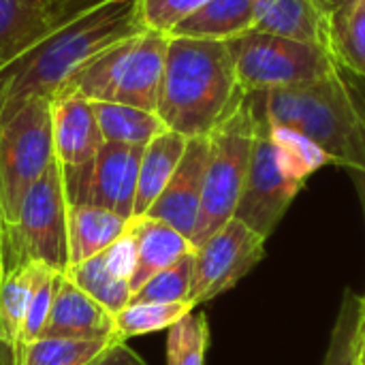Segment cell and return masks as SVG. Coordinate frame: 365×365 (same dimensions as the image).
<instances>
[{"mask_svg":"<svg viewBox=\"0 0 365 365\" xmlns=\"http://www.w3.org/2000/svg\"><path fill=\"white\" fill-rule=\"evenodd\" d=\"M139 30L137 0H92L68 11L0 64V109L28 96H56L90 56Z\"/></svg>","mask_w":365,"mask_h":365,"instance_id":"1","label":"cell"},{"mask_svg":"<svg viewBox=\"0 0 365 365\" xmlns=\"http://www.w3.org/2000/svg\"><path fill=\"white\" fill-rule=\"evenodd\" d=\"M229 41L171 36L156 113L188 139L210 135L244 98Z\"/></svg>","mask_w":365,"mask_h":365,"instance_id":"2","label":"cell"},{"mask_svg":"<svg viewBox=\"0 0 365 365\" xmlns=\"http://www.w3.org/2000/svg\"><path fill=\"white\" fill-rule=\"evenodd\" d=\"M272 126L312 141L331 165L365 171V115L342 68L329 77L263 92Z\"/></svg>","mask_w":365,"mask_h":365,"instance_id":"3","label":"cell"},{"mask_svg":"<svg viewBox=\"0 0 365 365\" xmlns=\"http://www.w3.org/2000/svg\"><path fill=\"white\" fill-rule=\"evenodd\" d=\"M167 47L169 34L143 28L90 56L56 94L156 111Z\"/></svg>","mask_w":365,"mask_h":365,"instance_id":"4","label":"cell"},{"mask_svg":"<svg viewBox=\"0 0 365 365\" xmlns=\"http://www.w3.org/2000/svg\"><path fill=\"white\" fill-rule=\"evenodd\" d=\"M56 160L53 96H28L0 109V205L13 225L26 190Z\"/></svg>","mask_w":365,"mask_h":365,"instance_id":"5","label":"cell"},{"mask_svg":"<svg viewBox=\"0 0 365 365\" xmlns=\"http://www.w3.org/2000/svg\"><path fill=\"white\" fill-rule=\"evenodd\" d=\"M257 122L259 115L255 103L246 92L240 105L210 133L203 199L192 235L195 248L212 237L231 218H235L252 156Z\"/></svg>","mask_w":365,"mask_h":365,"instance_id":"6","label":"cell"},{"mask_svg":"<svg viewBox=\"0 0 365 365\" xmlns=\"http://www.w3.org/2000/svg\"><path fill=\"white\" fill-rule=\"evenodd\" d=\"M68 207L64 171L56 158L26 190L13 225L6 227V272L24 263H41L62 274L68 269Z\"/></svg>","mask_w":365,"mask_h":365,"instance_id":"7","label":"cell"},{"mask_svg":"<svg viewBox=\"0 0 365 365\" xmlns=\"http://www.w3.org/2000/svg\"><path fill=\"white\" fill-rule=\"evenodd\" d=\"M259 122L252 145V156L246 173V184L235 210V218L246 222L265 240L274 233L287 210L304 188L306 180L293 169L276 141L272 126L263 111V92H248Z\"/></svg>","mask_w":365,"mask_h":365,"instance_id":"8","label":"cell"},{"mask_svg":"<svg viewBox=\"0 0 365 365\" xmlns=\"http://www.w3.org/2000/svg\"><path fill=\"white\" fill-rule=\"evenodd\" d=\"M229 43L235 56L237 81L244 92L291 88L329 77L342 68L329 49L312 43L261 32H246Z\"/></svg>","mask_w":365,"mask_h":365,"instance_id":"9","label":"cell"},{"mask_svg":"<svg viewBox=\"0 0 365 365\" xmlns=\"http://www.w3.org/2000/svg\"><path fill=\"white\" fill-rule=\"evenodd\" d=\"M141 156V145L105 141L88 165L77 169L62 167L68 203L96 205L128 220L135 218Z\"/></svg>","mask_w":365,"mask_h":365,"instance_id":"10","label":"cell"},{"mask_svg":"<svg viewBox=\"0 0 365 365\" xmlns=\"http://www.w3.org/2000/svg\"><path fill=\"white\" fill-rule=\"evenodd\" d=\"M265 237L231 218L195 250L190 304L197 308L233 289L265 257Z\"/></svg>","mask_w":365,"mask_h":365,"instance_id":"11","label":"cell"},{"mask_svg":"<svg viewBox=\"0 0 365 365\" xmlns=\"http://www.w3.org/2000/svg\"><path fill=\"white\" fill-rule=\"evenodd\" d=\"M207 156H210V135L188 139L186 152L173 178L169 180L160 197L154 201V205L145 214L150 218L171 225L190 242H192L195 227L199 220Z\"/></svg>","mask_w":365,"mask_h":365,"instance_id":"12","label":"cell"},{"mask_svg":"<svg viewBox=\"0 0 365 365\" xmlns=\"http://www.w3.org/2000/svg\"><path fill=\"white\" fill-rule=\"evenodd\" d=\"M331 9L323 0H259L250 32L312 43L331 51Z\"/></svg>","mask_w":365,"mask_h":365,"instance_id":"13","label":"cell"},{"mask_svg":"<svg viewBox=\"0 0 365 365\" xmlns=\"http://www.w3.org/2000/svg\"><path fill=\"white\" fill-rule=\"evenodd\" d=\"M105 143L94 103L77 94L53 96V148L64 169L88 165Z\"/></svg>","mask_w":365,"mask_h":365,"instance_id":"14","label":"cell"},{"mask_svg":"<svg viewBox=\"0 0 365 365\" xmlns=\"http://www.w3.org/2000/svg\"><path fill=\"white\" fill-rule=\"evenodd\" d=\"M41 338L103 340L115 336V317L81 291L66 274L60 276L53 308Z\"/></svg>","mask_w":365,"mask_h":365,"instance_id":"15","label":"cell"},{"mask_svg":"<svg viewBox=\"0 0 365 365\" xmlns=\"http://www.w3.org/2000/svg\"><path fill=\"white\" fill-rule=\"evenodd\" d=\"M86 2L92 0H0V64Z\"/></svg>","mask_w":365,"mask_h":365,"instance_id":"16","label":"cell"},{"mask_svg":"<svg viewBox=\"0 0 365 365\" xmlns=\"http://www.w3.org/2000/svg\"><path fill=\"white\" fill-rule=\"evenodd\" d=\"M49 267L24 263L11 267L0 284V353L6 365H19L24 355V325L36 282Z\"/></svg>","mask_w":365,"mask_h":365,"instance_id":"17","label":"cell"},{"mask_svg":"<svg viewBox=\"0 0 365 365\" xmlns=\"http://www.w3.org/2000/svg\"><path fill=\"white\" fill-rule=\"evenodd\" d=\"M130 229L137 240V269L130 280L133 293L139 291L152 276L195 250V244L186 235L150 216H135L130 220Z\"/></svg>","mask_w":365,"mask_h":365,"instance_id":"18","label":"cell"},{"mask_svg":"<svg viewBox=\"0 0 365 365\" xmlns=\"http://www.w3.org/2000/svg\"><path fill=\"white\" fill-rule=\"evenodd\" d=\"M133 220V218H130ZM128 218L96 205H71L68 207V257L71 265L105 252L118 242L130 225ZM68 265V267H71Z\"/></svg>","mask_w":365,"mask_h":365,"instance_id":"19","label":"cell"},{"mask_svg":"<svg viewBox=\"0 0 365 365\" xmlns=\"http://www.w3.org/2000/svg\"><path fill=\"white\" fill-rule=\"evenodd\" d=\"M188 145V137L165 130L154 137L145 148L139 165V184L135 199V216H145L154 201L160 197L169 180L173 178L184 152Z\"/></svg>","mask_w":365,"mask_h":365,"instance_id":"20","label":"cell"},{"mask_svg":"<svg viewBox=\"0 0 365 365\" xmlns=\"http://www.w3.org/2000/svg\"><path fill=\"white\" fill-rule=\"evenodd\" d=\"M259 0H210L199 11L180 21L171 36L233 41L250 32Z\"/></svg>","mask_w":365,"mask_h":365,"instance_id":"21","label":"cell"},{"mask_svg":"<svg viewBox=\"0 0 365 365\" xmlns=\"http://www.w3.org/2000/svg\"><path fill=\"white\" fill-rule=\"evenodd\" d=\"M94 113L107 143L145 148L154 137L169 130L156 111L120 103H94Z\"/></svg>","mask_w":365,"mask_h":365,"instance_id":"22","label":"cell"},{"mask_svg":"<svg viewBox=\"0 0 365 365\" xmlns=\"http://www.w3.org/2000/svg\"><path fill=\"white\" fill-rule=\"evenodd\" d=\"M331 53L342 71L365 79V0H344L329 17Z\"/></svg>","mask_w":365,"mask_h":365,"instance_id":"23","label":"cell"},{"mask_svg":"<svg viewBox=\"0 0 365 365\" xmlns=\"http://www.w3.org/2000/svg\"><path fill=\"white\" fill-rule=\"evenodd\" d=\"M364 334L365 293L346 289L323 365H361Z\"/></svg>","mask_w":365,"mask_h":365,"instance_id":"24","label":"cell"},{"mask_svg":"<svg viewBox=\"0 0 365 365\" xmlns=\"http://www.w3.org/2000/svg\"><path fill=\"white\" fill-rule=\"evenodd\" d=\"M64 274L81 291H86L92 299H96L103 308H107L113 317L120 314L133 299L130 282L118 278L107 267L103 252L98 257H94V259L83 261V263L71 265Z\"/></svg>","mask_w":365,"mask_h":365,"instance_id":"25","label":"cell"},{"mask_svg":"<svg viewBox=\"0 0 365 365\" xmlns=\"http://www.w3.org/2000/svg\"><path fill=\"white\" fill-rule=\"evenodd\" d=\"M195 306L190 302L180 304H128L120 314H115V336L128 342L130 338L169 331L178 321L190 314Z\"/></svg>","mask_w":365,"mask_h":365,"instance_id":"26","label":"cell"},{"mask_svg":"<svg viewBox=\"0 0 365 365\" xmlns=\"http://www.w3.org/2000/svg\"><path fill=\"white\" fill-rule=\"evenodd\" d=\"M113 342H118V338H103V340L38 338L24 349L19 365H86Z\"/></svg>","mask_w":365,"mask_h":365,"instance_id":"27","label":"cell"},{"mask_svg":"<svg viewBox=\"0 0 365 365\" xmlns=\"http://www.w3.org/2000/svg\"><path fill=\"white\" fill-rule=\"evenodd\" d=\"M197 250V248H195ZM195 250L182 257L171 267L152 276L139 291L133 293L130 304H180L190 302Z\"/></svg>","mask_w":365,"mask_h":365,"instance_id":"28","label":"cell"},{"mask_svg":"<svg viewBox=\"0 0 365 365\" xmlns=\"http://www.w3.org/2000/svg\"><path fill=\"white\" fill-rule=\"evenodd\" d=\"M210 346V325L203 312H190L167 336V365H203Z\"/></svg>","mask_w":365,"mask_h":365,"instance_id":"29","label":"cell"},{"mask_svg":"<svg viewBox=\"0 0 365 365\" xmlns=\"http://www.w3.org/2000/svg\"><path fill=\"white\" fill-rule=\"evenodd\" d=\"M210 0H137L143 28L171 34V30Z\"/></svg>","mask_w":365,"mask_h":365,"instance_id":"30","label":"cell"},{"mask_svg":"<svg viewBox=\"0 0 365 365\" xmlns=\"http://www.w3.org/2000/svg\"><path fill=\"white\" fill-rule=\"evenodd\" d=\"M62 272L56 269H47L41 280L34 287L30 306H28V317H26V325H24V349L38 340L47 327L51 308H53V299H56V291H58V282H60Z\"/></svg>","mask_w":365,"mask_h":365,"instance_id":"31","label":"cell"},{"mask_svg":"<svg viewBox=\"0 0 365 365\" xmlns=\"http://www.w3.org/2000/svg\"><path fill=\"white\" fill-rule=\"evenodd\" d=\"M103 257H105L107 267L118 278L128 280V282L133 280L135 269H137V240H135L130 225H128V231L103 252Z\"/></svg>","mask_w":365,"mask_h":365,"instance_id":"32","label":"cell"},{"mask_svg":"<svg viewBox=\"0 0 365 365\" xmlns=\"http://www.w3.org/2000/svg\"><path fill=\"white\" fill-rule=\"evenodd\" d=\"M86 365H148L145 359L128 346V342L118 340L111 346H107L103 353H98L94 359Z\"/></svg>","mask_w":365,"mask_h":365,"instance_id":"33","label":"cell"},{"mask_svg":"<svg viewBox=\"0 0 365 365\" xmlns=\"http://www.w3.org/2000/svg\"><path fill=\"white\" fill-rule=\"evenodd\" d=\"M346 81H349V79H346ZM349 88L353 90V94H355V98H357V103H359V107H361V111H364L365 115V90L361 86L353 83V81H349ZM349 173H351V178H353V182H355V186H357V192H359V201H361L365 218V171H349Z\"/></svg>","mask_w":365,"mask_h":365,"instance_id":"34","label":"cell"},{"mask_svg":"<svg viewBox=\"0 0 365 365\" xmlns=\"http://www.w3.org/2000/svg\"><path fill=\"white\" fill-rule=\"evenodd\" d=\"M4 246H6V222L2 216V205H0V284L6 272V261H4Z\"/></svg>","mask_w":365,"mask_h":365,"instance_id":"35","label":"cell"},{"mask_svg":"<svg viewBox=\"0 0 365 365\" xmlns=\"http://www.w3.org/2000/svg\"><path fill=\"white\" fill-rule=\"evenodd\" d=\"M325 2H327V6H329V9H334V6H338L340 2H344V0H325Z\"/></svg>","mask_w":365,"mask_h":365,"instance_id":"36","label":"cell"},{"mask_svg":"<svg viewBox=\"0 0 365 365\" xmlns=\"http://www.w3.org/2000/svg\"><path fill=\"white\" fill-rule=\"evenodd\" d=\"M361 365H365V334H364V346H361Z\"/></svg>","mask_w":365,"mask_h":365,"instance_id":"37","label":"cell"},{"mask_svg":"<svg viewBox=\"0 0 365 365\" xmlns=\"http://www.w3.org/2000/svg\"><path fill=\"white\" fill-rule=\"evenodd\" d=\"M4 364V357H2V353H0V365Z\"/></svg>","mask_w":365,"mask_h":365,"instance_id":"38","label":"cell"},{"mask_svg":"<svg viewBox=\"0 0 365 365\" xmlns=\"http://www.w3.org/2000/svg\"><path fill=\"white\" fill-rule=\"evenodd\" d=\"M323 2H325V0H323Z\"/></svg>","mask_w":365,"mask_h":365,"instance_id":"39","label":"cell"}]
</instances>
